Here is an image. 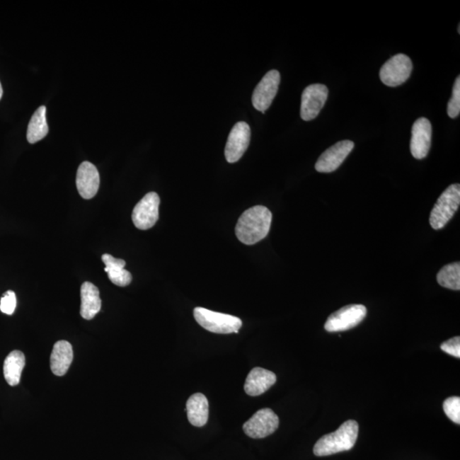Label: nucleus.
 Segmentation results:
<instances>
[{"instance_id": "nucleus-12", "label": "nucleus", "mask_w": 460, "mask_h": 460, "mask_svg": "<svg viewBox=\"0 0 460 460\" xmlns=\"http://www.w3.org/2000/svg\"><path fill=\"white\" fill-rule=\"evenodd\" d=\"M355 147L352 141L338 142L330 147L318 159L316 170L321 173H330L336 171L348 157Z\"/></svg>"}, {"instance_id": "nucleus-10", "label": "nucleus", "mask_w": 460, "mask_h": 460, "mask_svg": "<svg viewBox=\"0 0 460 460\" xmlns=\"http://www.w3.org/2000/svg\"><path fill=\"white\" fill-rule=\"evenodd\" d=\"M281 74L277 70H270L258 84L253 91L252 102L257 110L265 113L273 103L277 94Z\"/></svg>"}, {"instance_id": "nucleus-24", "label": "nucleus", "mask_w": 460, "mask_h": 460, "mask_svg": "<svg viewBox=\"0 0 460 460\" xmlns=\"http://www.w3.org/2000/svg\"><path fill=\"white\" fill-rule=\"evenodd\" d=\"M443 410L452 421L455 424H460V398L459 396L449 397L445 400L443 403Z\"/></svg>"}, {"instance_id": "nucleus-8", "label": "nucleus", "mask_w": 460, "mask_h": 460, "mask_svg": "<svg viewBox=\"0 0 460 460\" xmlns=\"http://www.w3.org/2000/svg\"><path fill=\"white\" fill-rule=\"evenodd\" d=\"M161 199L154 192L146 195L132 212V221L138 229L147 230L154 227L159 219Z\"/></svg>"}, {"instance_id": "nucleus-5", "label": "nucleus", "mask_w": 460, "mask_h": 460, "mask_svg": "<svg viewBox=\"0 0 460 460\" xmlns=\"http://www.w3.org/2000/svg\"><path fill=\"white\" fill-rule=\"evenodd\" d=\"M367 316V308L362 304L347 305L328 318L325 329L329 333L344 332L361 323Z\"/></svg>"}, {"instance_id": "nucleus-14", "label": "nucleus", "mask_w": 460, "mask_h": 460, "mask_svg": "<svg viewBox=\"0 0 460 460\" xmlns=\"http://www.w3.org/2000/svg\"><path fill=\"white\" fill-rule=\"evenodd\" d=\"M76 185L82 198H93L97 195L100 186V176L97 167L91 162H83L77 171Z\"/></svg>"}, {"instance_id": "nucleus-19", "label": "nucleus", "mask_w": 460, "mask_h": 460, "mask_svg": "<svg viewBox=\"0 0 460 460\" xmlns=\"http://www.w3.org/2000/svg\"><path fill=\"white\" fill-rule=\"evenodd\" d=\"M102 260L105 265V272L110 281L116 286L127 287L132 281V275L125 270V261L123 259L115 258L110 254H103Z\"/></svg>"}, {"instance_id": "nucleus-20", "label": "nucleus", "mask_w": 460, "mask_h": 460, "mask_svg": "<svg viewBox=\"0 0 460 460\" xmlns=\"http://www.w3.org/2000/svg\"><path fill=\"white\" fill-rule=\"evenodd\" d=\"M25 355L20 350L12 351L4 363V376L11 386H18L25 367Z\"/></svg>"}, {"instance_id": "nucleus-15", "label": "nucleus", "mask_w": 460, "mask_h": 460, "mask_svg": "<svg viewBox=\"0 0 460 460\" xmlns=\"http://www.w3.org/2000/svg\"><path fill=\"white\" fill-rule=\"evenodd\" d=\"M275 382L276 376L273 372L255 367L246 379L245 391L251 396H260L273 386Z\"/></svg>"}, {"instance_id": "nucleus-2", "label": "nucleus", "mask_w": 460, "mask_h": 460, "mask_svg": "<svg viewBox=\"0 0 460 460\" xmlns=\"http://www.w3.org/2000/svg\"><path fill=\"white\" fill-rule=\"evenodd\" d=\"M359 425L357 421H345L335 432L325 435L314 447V454L324 457L352 449L357 442Z\"/></svg>"}, {"instance_id": "nucleus-7", "label": "nucleus", "mask_w": 460, "mask_h": 460, "mask_svg": "<svg viewBox=\"0 0 460 460\" xmlns=\"http://www.w3.org/2000/svg\"><path fill=\"white\" fill-rule=\"evenodd\" d=\"M328 98V87L313 84L305 88L301 98L300 115L304 121L315 120Z\"/></svg>"}, {"instance_id": "nucleus-18", "label": "nucleus", "mask_w": 460, "mask_h": 460, "mask_svg": "<svg viewBox=\"0 0 460 460\" xmlns=\"http://www.w3.org/2000/svg\"><path fill=\"white\" fill-rule=\"evenodd\" d=\"M188 420L192 425L202 427L207 423L209 416L208 401L202 393L192 395L186 404Z\"/></svg>"}, {"instance_id": "nucleus-9", "label": "nucleus", "mask_w": 460, "mask_h": 460, "mask_svg": "<svg viewBox=\"0 0 460 460\" xmlns=\"http://www.w3.org/2000/svg\"><path fill=\"white\" fill-rule=\"evenodd\" d=\"M279 418L273 410H259L243 425L244 432L251 438L261 439L270 436L279 427Z\"/></svg>"}, {"instance_id": "nucleus-21", "label": "nucleus", "mask_w": 460, "mask_h": 460, "mask_svg": "<svg viewBox=\"0 0 460 460\" xmlns=\"http://www.w3.org/2000/svg\"><path fill=\"white\" fill-rule=\"evenodd\" d=\"M49 127L46 122V108L41 106L32 116L28 124L27 139L29 144H35L47 136Z\"/></svg>"}, {"instance_id": "nucleus-22", "label": "nucleus", "mask_w": 460, "mask_h": 460, "mask_svg": "<svg viewBox=\"0 0 460 460\" xmlns=\"http://www.w3.org/2000/svg\"><path fill=\"white\" fill-rule=\"evenodd\" d=\"M437 282L443 287L459 291L460 289V263H449L442 268L437 275Z\"/></svg>"}, {"instance_id": "nucleus-6", "label": "nucleus", "mask_w": 460, "mask_h": 460, "mask_svg": "<svg viewBox=\"0 0 460 460\" xmlns=\"http://www.w3.org/2000/svg\"><path fill=\"white\" fill-rule=\"evenodd\" d=\"M413 68V62L409 57L405 54H397L382 66L379 77L387 86H399L408 81Z\"/></svg>"}, {"instance_id": "nucleus-25", "label": "nucleus", "mask_w": 460, "mask_h": 460, "mask_svg": "<svg viewBox=\"0 0 460 460\" xmlns=\"http://www.w3.org/2000/svg\"><path fill=\"white\" fill-rule=\"evenodd\" d=\"M16 307V297L14 292L8 291L0 301V311L6 315H12Z\"/></svg>"}, {"instance_id": "nucleus-11", "label": "nucleus", "mask_w": 460, "mask_h": 460, "mask_svg": "<svg viewBox=\"0 0 460 460\" xmlns=\"http://www.w3.org/2000/svg\"><path fill=\"white\" fill-rule=\"evenodd\" d=\"M251 140V129L248 123L241 121L230 132L225 147V158L229 163L240 161L248 149Z\"/></svg>"}, {"instance_id": "nucleus-4", "label": "nucleus", "mask_w": 460, "mask_h": 460, "mask_svg": "<svg viewBox=\"0 0 460 460\" xmlns=\"http://www.w3.org/2000/svg\"><path fill=\"white\" fill-rule=\"evenodd\" d=\"M460 204V185L452 184L437 200L430 217V224L434 229L445 227L458 211Z\"/></svg>"}, {"instance_id": "nucleus-26", "label": "nucleus", "mask_w": 460, "mask_h": 460, "mask_svg": "<svg viewBox=\"0 0 460 460\" xmlns=\"http://www.w3.org/2000/svg\"><path fill=\"white\" fill-rule=\"evenodd\" d=\"M441 349L444 352L453 355L454 357H460V338L454 337L447 340L441 345Z\"/></svg>"}, {"instance_id": "nucleus-16", "label": "nucleus", "mask_w": 460, "mask_h": 460, "mask_svg": "<svg viewBox=\"0 0 460 460\" xmlns=\"http://www.w3.org/2000/svg\"><path fill=\"white\" fill-rule=\"evenodd\" d=\"M74 351L70 343L61 340L56 343L51 355V369L57 376H64L73 362Z\"/></svg>"}, {"instance_id": "nucleus-17", "label": "nucleus", "mask_w": 460, "mask_h": 460, "mask_svg": "<svg viewBox=\"0 0 460 460\" xmlns=\"http://www.w3.org/2000/svg\"><path fill=\"white\" fill-rule=\"evenodd\" d=\"M81 315L86 320H91L101 311L102 301L97 287L91 282L82 284L81 289Z\"/></svg>"}, {"instance_id": "nucleus-23", "label": "nucleus", "mask_w": 460, "mask_h": 460, "mask_svg": "<svg viewBox=\"0 0 460 460\" xmlns=\"http://www.w3.org/2000/svg\"><path fill=\"white\" fill-rule=\"evenodd\" d=\"M460 113V77L455 79L453 93L447 104V115L452 119L457 118Z\"/></svg>"}, {"instance_id": "nucleus-3", "label": "nucleus", "mask_w": 460, "mask_h": 460, "mask_svg": "<svg viewBox=\"0 0 460 460\" xmlns=\"http://www.w3.org/2000/svg\"><path fill=\"white\" fill-rule=\"evenodd\" d=\"M194 316L198 324L207 331L219 334L238 333L241 328L240 318L227 314L209 311L197 307L194 309Z\"/></svg>"}, {"instance_id": "nucleus-1", "label": "nucleus", "mask_w": 460, "mask_h": 460, "mask_svg": "<svg viewBox=\"0 0 460 460\" xmlns=\"http://www.w3.org/2000/svg\"><path fill=\"white\" fill-rule=\"evenodd\" d=\"M271 222L272 213L267 207L256 206L249 208L238 220L236 235L245 245L256 244L269 234Z\"/></svg>"}, {"instance_id": "nucleus-27", "label": "nucleus", "mask_w": 460, "mask_h": 460, "mask_svg": "<svg viewBox=\"0 0 460 460\" xmlns=\"http://www.w3.org/2000/svg\"><path fill=\"white\" fill-rule=\"evenodd\" d=\"M3 96V88L1 83H0V100H1Z\"/></svg>"}, {"instance_id": "nucleus-13", "label": "nucleus", "mask_w": 460, "mask_h": 460, "mask_svg": "<svg viewBox=\"0 0 460 460\" xmlns=\"http://www.w3.org/2000/svg\"><path fill=\"white\" fill-rule=\"evenodd\" d=\"M432 127L428 119L422 118L416 120L413 125L411 143L410 149L413 156L417 160L427 156L432 145Z\"/></svg>"}]
</instances>
